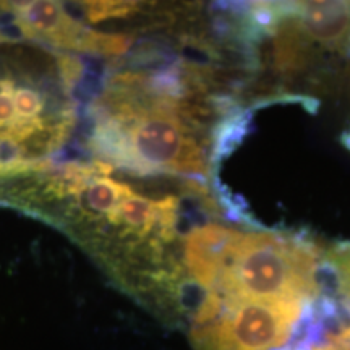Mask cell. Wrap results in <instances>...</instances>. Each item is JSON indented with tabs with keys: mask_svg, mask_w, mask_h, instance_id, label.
<instances>
[{
	"mask_svg": "<svg viewBox=\"0 0 350 350\" xmlns=\"http://www.w3.org/2000/svg\"><path fill=\"white\" fill-rule=\"evenodd\" d=\"M305 301H242L224 305L204 334L208 350H273L294 332Z\"/></svg>",
	"mask_w": 350,
	"mask_h": 350,
	"instance_id": "cell-3",
	"label": "cell"
},
{
	"mask_svg": "<svg viewBox=\"0 0 350 350\" xmlns=\"http://www.w3.org/2000/svg\"><path fill=\"white\" fill-rule=\"evenodd\" d=\"M336 265H338L339 271L340 287H342V292L350 300V247L345 252L339 253L338 258H336Z\"/></svg>",
	"mask_w": 350,
	"mask_h": 350,
	"instance_id": "cell-6",
	"label": "cell"
},
{
	"mask_svg": "<svg viewBox=\"0 0 350 350\" xmlns=\"http://www.w3.org/2000/svg\"><path fill=\"white\" fill-rule=\"evenodd\" d=\"M299 31L334 49L350 46L349 2H305L294 7Z\"/></svg>",
	"mask_w": 350,
	"mask_h": 350,
	"instance_id": "cell-5",
	"label": "cell"
},
{
	"mask_svg": "<svg viewBox=\"0 0 350 350\" xmlns=\"http://www.w3.org/2000/svg\"><path fill=\"white\" fill-rule=\"evenodd\" d=\"M112 99L116 117L103 139L109 154L139 170L204 172V157L188 122V112L170 96L137 98L122 88Z\"/></svg>",
	"mask_w": 350,
	"mask_h": 350,
	"instance_id": "cell-1",
	"label": "cell"
},
{
	"mask_svg": "<svg viewBox=\"0 0 350 350\" xmlns=\"http://www.w3.org/2000/svg\"><path fill=\"white\" fill-rule=\"evenodd\" d=\"M317 255L297 240L240 234L214 292L219 304L306 301L317 294Z\"/></svg>",
	"mask_w": 350,
	"mask_h": 350,
	"instance_id": "cell-2",
	"label": "cell"
},
{
	"mask_svg": "<svg viewBox=\"0 0 350 350\" xmlns=\"http://www.w3.org/2000/svg\"><path fill=\"white\" fill-rule=\"evenodd\" d=\"M240 232L221 226H206L190 234L185 247V260L195 281L214 292L224 271Z\"/></svg>",
	"mask_w": 350,
	"mask_h": 350,
	"instance_id": "cell-4",
	"label": "cell"
}]
</instances>
